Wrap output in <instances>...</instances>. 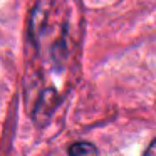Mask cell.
Wrapping results in <instances>:
<instances>
[{
	"label": "cell",
	"instance_id": "2",
	"mask_svg": "<svg viewBox=\"0 0 156 156\" xmlns=\"http://www.w3.org/2000/svg\"><path fill=\"white\" fill-rule=\"evenodd\" d=\"M143 156H156V139L148 146V149L144 151V154H143Z\"/></svg>",
	"mask_w": 156,
	"mask_h": 156
},
{
	"label": "cell",
	"instance_id": "1",
	"mask_svg": "<svg viewBox=\"0 0 156 156\" xmlns=\"http://www.w3.org/2000/svg\"><path fill=\"white\" fill-rule=\"evenodd\" d=\"M69 154L71 156H98L96 148L89 143H76L71 146L69 149Z\"/></svg>",
	"mask_w": 156,
	"mask_h": 156
}]
</instances>
